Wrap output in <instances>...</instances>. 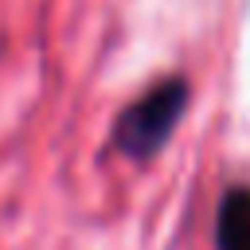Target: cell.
Segmentation results:
<instances>
[{"label": "cell", "instance_id": "obj_1", "mask_svg": "<svg viewBox=\"0 0 250 250\" xmlns=\"http://www.w3.org/2000/svg\"><path fill=\"white\" fill-rule=\"evenodd\" d=\"M188 109V82L184 78H164L148 94H141L133 105H125L113 121V141L125 156L148 160L164 148L172 129L180 125Z\"/></svg>", "mask_w": 250, "mask_h": 250}, {"label": "cell", "instance_id": "obj_2", "mask_svg": "<svg viewBox=\"0 0 250 250\" xmlns=\"http://www.w3.org/2000/svg\"><path fill=\"white\" fill-rule=\"evenodd\" d=\"M219 250H250V188H230L215 219Z\"/></svg>", "mask_w": 250, "mask_h": 250}]
</instances>
